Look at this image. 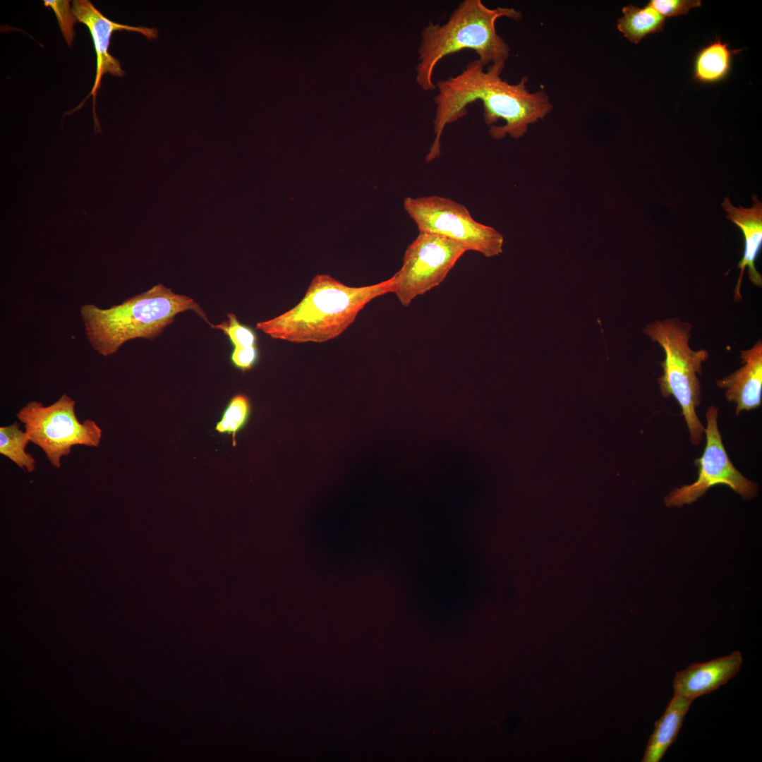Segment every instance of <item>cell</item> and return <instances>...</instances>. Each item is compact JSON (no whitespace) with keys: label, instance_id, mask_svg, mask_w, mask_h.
Listing matches in <instances>:
<instances>
[{"label":"cell","instance_id":"7a4b0ae2","mask_svg":"<svg viewBox=\"0 0 762 762\" xmlns=\"http://www.w3.org/2000/svg\"><path fill=\"white\" fill-rule=\"evenodd\" d=\"M393 276L379 283L349 286L328 274H318L301 301L286 312L259 322L256 329L273 339L322 343L342 334L361 310L377 297L392 293Z\"/></svg>","mask_w":762,"mask_h":762},{"label":"cell","instance_id":"5b68a950","mask_svg":"<svg viewBox=\"0 0 762 762\" xmlns=\"http://www.w3.org/2000/svg\"><path fill=\"white\" fill-rule=\"evenodd\" d=\"M692 326L677 318L658 320L643 329L653 342L658 343L665 353L660 363L662 375L658 379L663 397L672 396L678 402L687 424L690 441L699 446L705 435L696 409L701 401V387L698 376L702 364L709 356L706 349L695 351L689 346Z\"/></svg>","mask_w":762,"mask_h":762},{"label":"cell","instance_id":"d6986e66","mask_svg":"<svg viewBox=\"0 0 762 762\" xmlns=\"http://www.w3.org/2000/svg\"><path fill=\"white\" fill-rule=\"evenodd\" d=\"M229 338L234 347L257 346L258 336L253 328L242 324L234 314H227V320L212 326Z\"/></svg>","mask_w":762,"mask_h":762},{"label":"cell","instance_id":"6da1fadb","mask_svg":"<svg viewBox=\"0 0 762 762\" xmlns=\"http://www.w3.org/2000/svg\"><path fill=\"white\" fill-rule=\"evenodd\" d=\"M484 68L478 59H474L459 74L437 81L438 92L433 99L435 138L425 157L427 162L441 155V137L445 126L466 116L467 106L473 102L481 101L486 124L492 125L500 119L504 121L503 126H493L489 130L496 140L506 135L515 139L522 137L530 124L544 119L552 110L544 90L528 91L526 76L516 84H510L501 78L504 65L489 66L487 71Z\"/></svg>","mask_w":762,"mask_h":762},{"label":"cell","instance_id":"4fadbf2b","mask_svg":"<svg viewBox=\"0 0 762 762\" xmlns=\"http://www.w3.org/2000/svg\"><path fill=\"white\" fill-rule=\"evenodd\" d=\"M751 198L753 203L750 207H735L729 197H726L722 202L727 219L740 229L744 237V253L737 265L740 273L734 289L735 301L742 299L740 287L746 267L748 268L750 282L758 287L762 286V276L755 266L762 245V202L756 195H753Z\"/></svg>","mask_w":762,"mask_h":762},{"label":"cell","instance_id":"ffe728a7","mask_svg":"<svg viewBox=\"0 0 762 762\" xmlns=\"http://www.w3.org/2000/svg\"><path fill=\"white\" fill-rule=\"evenodd\" d=\"M44 5L52 8L55 13L60 30L68 45L71 47L75 36L73 25L77 21L68 0H44Z\"/></svg>","mask_w":762,"mask_h":762},{"label":"cell","instance_id":"8992f818","mask_svg":"<svg viewBox=\"0 0 762 762\" xmlns=\"http://www.w3.org/2000/svg\"><path fill=\"white\" fill-rule=\"evenodd\" d=\"M75 406V401L64 394L49 406L30 401L17 413L30 442L40 447L52 465L58 468L61 457L69 454L73 446L97 447L100 443V427L92 420L80 423Z\"/></svg>","mask_w":762,"mask_h":762},{"label":"cell","instance_id":"ac0fdd59","mask_svg":"<svg viewBox=\"0 0 762 762\" xmlns=\"http://www.w3.org/2000/svg\"><path fill=\"white\" fill-rule=\"evenodd\" d=\"M251 414V403L243 394L234 395L225 406L215 430L220 434L231 435L233 446L236 445V434L248 423Z\"/></svg>","mask_w":762,"mask_h":762},{"label":"cell","instance_id":"5bb4252c","mask_svg":"<svg viewBox=\"0 0 762 762\" xmlns=\"http://www.w3.org/2000/svg\"><path fill=\"white\" fill-rule=\"evenodd\" d=\"M692 702L690 699L674 694L664 713L655 722V728L646 745L643 762L660 761L676 740Z\"/></svg>","mask_w":762,"mask_h":762},{"label":"cell","instance_id":"ba28073f","mask_svg":"<svg viewBox=\"0 0 762 762\" xmlns=\"http://www.w3.org/2000/svg\"><path fill=\"white\" fill-rule=\"evenodd\" d=\"M468 250L443 236L419 232L406 248L401 269L393 275L392 293L409 306L414 298L438 286Z\"/></svg>","mask_w":762,"mask_h":762},{"label":"cell","instance_id":"44dd1931","mask_svg":"<svg viewBox=\"0 0 762 762\" xmlns=\"http://www.w3.org/2000/svg\"><path fill=\"white\" fill-rule=\"evenodd\" d=\"M648 5L665 17L687 14L691 8L701 6L700 0H651Z\"/></svg>","mask_w":762,"mask_h":762},{"label":"cell","instance_id":"7c38bea8","mask_svg":"<svg viewBox=\"0 0 762 762\" xmlns=\"http://www.w3.org/2000/svg\"><path fill=\"white\" fill-rule=\"evenodd\" d=\"M741 366L719 379L716 385L725 390L727 401L735 404V414L759 407L762 401V342L740 351Z\"/></svg>","mask_w":762,"mask_h":762},{"label":"cell","instance_id":"9c48e42d","mask_svg":"<svg viewBox=\"0 0 762 762\" xmlns=\"http://www.w3.org/2000/svg\"><path fill=\"white\" fill-rule=\"evenodd\" d=\"M706 418V446L702 455L694 461L698 468L697 479L691 484L673 489L665 497V504L669 508L692 504L717 485L728 486L744 500L757 495V483L734 466L725 450L718 425V408L709 406Z\"/></svg>","mask_w":762,"mask_h":762},{"label":"cell","instance_id":"9a60e30c","mask_svg":"<svg viewBox=\"0 0 762 762\" xmlns=\"http://www.w3.org/2000/svg\"><path fill=\"white\" fill-rule=\"evenodd\" d=\"M742 49H731L720 37L708 43L696 54L693 62V79L703 85H713L730 75L734 56Z\"/></svg>","mask_w":762,"mask_h":762},{"label":"cell","instance_id":"7402d4cb","mask_svg":"<svg viewBox=\"0 0 762 762\" xmlns=\"http://www.w3.org/2000/svg\"><path fill=\"white\" fill-rule=\"evenodd\" d=\"M260 353L257 346L234 347L230 360L232 365L242 372L252 370L259 361Z\"/></svg>","mask_w":762,"mask_h":762},{"label":"cell","instance_id":"30bf717a","mask_svg":"<svg viewBox=\"0 0 762 762\" xmlns=\"http://www.w3.org/2000/svg\"><path fill=\"white\" fill-rule=\"evenodd\" d=\"M72 5V11L77 21L83 23L88 28L95 49L97 57L95 79L92 89L87 98L90 95L93 97L95 127V131L99 132L100 131V126L96 116L95 104L97 92L100 87L102 76L105 73H111L118 77L124 75L120 62L109 52L112 33L115 31L123 30L140 33L148 40H152L157 37L158 32L155 28L131 26L113 22L105 17L88 0H75L73 1Z\"/></svg>","mask_w":762,"mask_h":762},{"label":"cell","instance_id":"2e32d148","mask_svg":"<svg viewBox=\"0 0 762 762\" xmlns=\"http://www.w3.org/2000/svg\"><path fill=\"white\" fill-rule=\"evenodd\" d=\"M623 16L617 28L629 41L639 44L648 35L662 32L665 18L648 4L643 8L629 4L622 9Z\"/></svg>","mask_w":762,"mask_h":762},{"label":"cell","instance_id":"e0dca14e","mask_svg":"<svg viewBox=\"0 0 762 762\" xmlns=\"http://www.w3.org/2000/svg\"><path fill=\"white\" fill-rule=\"evenodd\" d=\"M29 442L28 435L19 428L18 422L0 428V454L30 473L35 470L36 462L33 456L26 452Z\"/></svg>","mask_w":762,"mask_h":762},{"label":"cell","instance_id":"8fae6325","mask_svg":"<svg viewBox=\"0 0 762 762\" xmlns=\"http://www.w3.org/2000/svg\"><path fill=\"white\" fill-rule=\"evenodd\" d=\"M743 658L739 651L705 663L690 664L677 672L674 694L694 701L725 684L739 671Z\"/></svg>","mask_w":762,"mask_h":762},{"label":"cell","instance_id":"52a82bcc","mask_svg":"<svg viewBox=\"0 0 762 762\" xmlns=\"http://www.w3.org/2000/svg\"><path fill=\"white\" fill-rule=\"evenodd\" d=\"M404 207L419 232L443 236L488 258L502 252V234L476 221L464 205L449 198L437 195L408 197Z\"/></svg>","mask_w":762,"mask_h":762},{"label":"cell","instance_id":"277c9868","mask_svg":"<svg viewBox=\"0 0 762 762\" xmlns=\"http://www.w3.org/2000/svg\"><path fill=\"white\" fill-rule=\"evenodd\" d=\"M189 310L210 325L193 298L158 284L109 308L84 304L80 315L92 349L103 356H109L129 340L157 337L179 313Z\"/></svg>","mask_w":762,"mask_h":762},{"label":"cell","instance_id":"3957f363","mask_svg":"<svg viewBox=\"0 0 762 762\" xmlns=\"http://www.w3.org/2000/svg\"><path fill=\"white\" fill-rule=\"evenodd\" d=\"M503 17L519 20L521 13L514 8H490L480 0H464L445 23L430 21L421 32L418 49V85L425 91L435 90L432 78L436 65L444 57L463 49L474 51L484 67L505 66L510 48L495 29L497 20Z\"/></svg>","mask_w":762,"mask_h":762}]
</instances>
